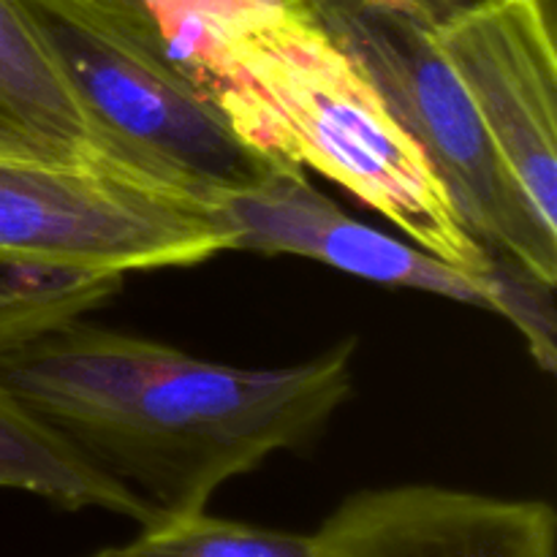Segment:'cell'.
<instances>
[{
    "instance_id": "277c9868",
    "label": "cell",
    "mask_w": 557,
    "mask_h": 557,
    "mask_svg": "<svg viewBox=\"0 0 557 557\" xmlns=\"http://www.w3.org/2000/svg\"><path fill=\"white\" fill-rule=\"evenodd\" d=\"M326 30L370 76L386 109L422 150L471 237L557 283L549 232L495 152L471 96L446 60L435 27L392 0H308Z\"/></svg>"
},
{
    "instance_id": "9c48e42d",
    "label": "cell",
    "mask_w": 557,
    "mask_h": 557,
    "mask_svg": "<svg viewBox=\"0 0 557 557\" xmlns=\"http://www.w3.org/2000/svg\"><path fill=\"white\" fill-rule=\"evenodd\" d=\"M0 114L52 150L136 172L63 74L25 0H0Z\"/></svg>"
},
{
    "instance_id": "7a4b0ae2",
    "label": "cell",
    "mask_w": 557,
    "mask_h": 557,
    "mask_svg": "<svg viewBox=\"0 0 557 557\" xmlns=\"http://www.w3.org/2000/svg\"><path fill=\"white\" fill-rule=\"evenodd\" d=\"M169 52L264 163L315 172L438 259L493 275L451 196L308 0H145Z\"/></svg>"
},
{
    "instance_id": "6da1fadb",
    "label": "cell",
    "mask_w": 557,
    "mask_h": 557,
    "mask_svg": "<svg viewBox=\"0 0 557 557\" xmlns=\"http://www.w3.org/2000/svg\"><path fill=\"white\" fill-rule=\"evenodd\" d=\"M357 341L239 368L79 319L0 357L9 386L158 517L196 515L232 479L313 444L354 389Z\"/></svg>"
},
{
    "instance_id": "5bb4252c",
    "label": "cell",
    "mask_w": 557,
    "mask_h": 557,
    "mask_svg": "<svg viewBox=\"0 0 557 557\" xmlns=\"http://www.w3.org/2000/svg\"><path fill=\"white\" fill-rule=\"evenodd\" d=\"M392 3L413 11V14L422 16L424 22H430L433 27H438V25H444L446 20H451L457 11L466 9L468 3H473V0H392Z\"/></svg>"
},
{
    "instance_id": "5b68a950",
    "label": "cell",
    "mask_w": 557,
    "mask_h": 557,
    "mask_svg": "<svg viewBox=\"0 0 557 557\" xmlns=\"http://www.w3.org/2000/svg\"><path fill=\"white\" fill-rule=\"evenodd\" d=\"M228 250L194 190L92 158L0 156V253L125 277Z\"/></svg>"
},
{
    "instance_id": "3957f363",
    "label": "cell",
    "mask_w": 557,
    "mask_h": 557,
    "mask_svg": "<svg viewBox=\"0 0 557 557\" xmlns=\"http://www.w3.org/2000/svg\"><path fill=\"white\" fill-rule=\"evenodd\" d=\"M44 41L96 123L136 172L210 199L264 161L245 150L150 9L112 0H25ZM210 205V201H207Z\"/></svg>"
},
{
    "instance_id": "4fadbf2b",
    "label": "cell",
    "mask_w": 557,
    "mask_h": 557,
    "mask_svg": "<svg viewBox=\"0 0 557 557\" xmlns=\"http://www.w3.org/2000/svg\"><path fill=\"white\" fill-rule=\"evenodd\" d=\"M0 156H65V152L52 150L36 136L27 134L25 128H20L14 120L0 114Z\"/></svg>"
},
{
    "instance_id": "8fae6325",
    "label": "cell",
    "mask_w": 557,
    "mask_h": 557,
    "mask_svg": "<svg viewBox=\"0 0 557 557\" xmlns=\"http://www.w3.org/2000/svg\"><path fill=\"white\" fill-rule=\"evenodd\" d=\"M123 275L36 264L0 253V357L87 319L123 288Z\"/></svg>"
},
{
    "instance_id": "52a82bcc",
    "label": "cell",
    "mask_w": 557,
    "mask_h": 557,
    "mask_svg": "<svg viewBox=\"0 0 557 557\" xmlns=\"http://www.w3.org/2000/svg\"><path fill=\"white\" fill-rule=\"evenodd\" d=\"M435 38L533 215L557 234V36L517 0H473Z\"/></svg>"
},
{
    "instance_id": "ba28073f",
    "label": "cell",
    "mask_w": 557,
    "mask_h": 557,
    "mask_svg": "<svg viewBox=\"0 0 557 557\" xmlns=\"http://www.w3.org/2000/svg\"><path fill=\"white\" fill-rule=\"evenodd\" d=\"M313 536L319 557H557L549 504L441 484L348 495Z\"/></svg>"
},
{
    "instance_id": "2e32d148",
    "label": "cell",
    "mask_w": 557,
    "mask_h": 557,
    "mask_svg": "<svg viewBox=\"0 0 557 557\" xmlns=\"http://www.w3.org/2000/svg\"><path fill=\"white\" fill-rule=\"evenodd\" d=\"M112 3H123V5H136V9H145V0H112Z\"/></svg>"
},
{
    "instance_id": "9a60e30c",
    "label": "cell",
    "mask_w": 557,
    "mask_h": 557,
    "mask_svg": "<svg viewBox=\"0 0 557 557\" xmlns=\"http://www.w3.org/2000/svg\"><path fill=\"white\" fill-rule=\"evenodd\" d=\"M517 3L525 5L549 33L557 36V25H555V0H517Z\"/></svg>"
},
{
    "instance_id": "8992f818",
    "label": "cell",
    "mask_w": 557,
    "mask_h": 557,
    "mask_svg": "<svg viewBox=\"0 0 557 557\" xmlns=\"http://www.w3.org/2000/svg\"><path fill=\"white\" fill-rule=\"evenodd\" d=\"M207 201L232 250L299 256L379 286L490 310L517 326L539 368L555 370V286L517 261L504 259L493 275L460 270L343 212L308 172L283 163H261L248 180L212 190Z\"/></svg>"
},
{
    "instance_id": "7c38bea8",
    "label": "cell",
    "mask_w": 557,
    "mask_h": 557,
    "mask_svg": "<svg viewBox=\"0 0 557 557\" xmlns=\"http://www.w3.org/2000/svg\"><path fill=\"white\" fill-rule=\"evenodd\" d=\"M87 557H319L313 533H288L212 517H158L139 536Z\"/></svg>"
},
{
    "instance_id": "30bf717a",
    "label": "cell",
    "mask_w": 557,
    "mask_h": 557,
    "mask_svg": "<svg viewBox=\"0 0 557 557\" xmlns=\"http://www.w3.org/2000/svg\"><path fill=\"white\" fill-rule=\"evenodd\" d=\"M0 490L36 495L58 509H101L139 525L158 520L136 493L92 466L69 438L0 384Z\"/></svg>"
}]
</instances>
